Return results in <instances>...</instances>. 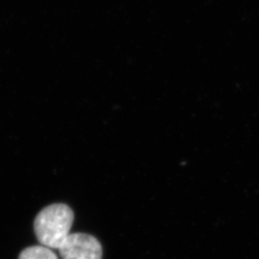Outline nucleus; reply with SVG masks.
<instances>
[{"label": "nucleus", "instance_id": "f257e3e1", "mask_svg": "<svg viewBox=\"0 0 259 259\" xmlns=\"http://www.w3.org/2000/svg\"><path fill=\"white\" fill-rule=\"evenodd\" d=\"M74 222V213L65 204H50L38 213L34 229L41 246L59 250L70 234Z\"/></svg>", "mask_w": 259, "mask_h": 259}, {"label": "nucleus", "instance_id": "f03ea898", "mask_svg": "<svg viewBox=\"0 0 259 259\" xmlns=\"http://www.w3.org/2000/svg\"><path fill=\"white\" fill-rule=\"evenodd\" d=\"M62 259H102L100 242L87 233H70L59 249Z\"/></svg>", "mask_w": 259, "mask_h": 259}, {"label": "nucleus", "instance_id": "7ed1b4c3", "mask_svg": "<svg viewBox=\"0 0 259 259\" xmlns=\"http://www.w3.org/2000/svg\"><path fill=\"white\" fill-rule=\"evenodd\" d=\"M19 259H59L53 250L45 246H33L22 250Z\"/></svg>", "mask_w": 259, "mask_h": 259}]
</instances>
